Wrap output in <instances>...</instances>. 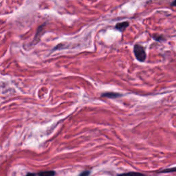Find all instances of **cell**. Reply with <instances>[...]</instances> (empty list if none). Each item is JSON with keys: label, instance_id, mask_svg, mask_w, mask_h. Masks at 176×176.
Returning a JSON list of instances; mask_svg holds the SVG:
<instances>
[{"label": "cell", "instance_id": "cell-4", "mask_svg": "<svg viewBox=\"0 0 176 176\" xmlns=\"http://www.w3.org/2000/svg\"><path fill=\"white\" fill-rule=\"evenodd\" d=\"M118 176H147L143 174L140 173H135V172H129L127 173H123V174H120Z\"/></svg>", "mask_w": 176, "mask_h": 176}, {"label": "cell", "instance_id": "cell-8", "mask_svg": "<svg viewBox=\"0 0 176 176\" xmlns=\"http://www.w3.org/2000/svg\"><path fill=\"white\" fill-rule=\"evenodd\" d=\"M154 38L155 39V40H157V41H161L162 39H163V36H154Z\"/></svg>", "mask_w": 176, "mask_h": 176}, {"label": "cell", "instance_id": "cell-1", "mask_svg": "<svg viewBox=\"0 0 176 176\" xmlns=\"http://www.w3.org/2000/svg\"><path fill=\"white\" fill-rule=\"evenodd\" d=\"M134 52L136 59H138L139 61L143 62V61H145L146 57H147V54H146L145 50L143 46H142L140 44H136L134 45Z\"/></svg>", "mask_w": 176, "mask_h": 176}, {"label": "cell", "instance_id": "cell-3", "mask_svg": "<svg viewBox=\"0 0 176 176\" xmlns=\"http://www.w3.org/2000/svg\"><path fill=\"white\" fill-rule=\"evenodd\" d=\"M129 23L128 22H121V23H118V24H116V28L118 30H123L125 28H126L127 27L129 26Z\"/></svg>", "mask_w": 176, "mask_h": 176}, {"label": "cell", "instance_id": "cell-2", "mask_svg": "<svg viewBox=\"0 0 176 176\" xmlns=\"http://www.w3.org/2000/svg\"><path fill=\"white\" fill-rule=\"evenodd\" d=\"M121 94L118 93H114V92H107L102 94V97H107V98H110V99H116V98H119L121 97Z\"/></svg>", "mask_w": 176, "mask_h": 176}, {"label": "cell", "instance_id": "cell-10", "mask_svg": "<svg viewBox=\"0 0 176 176\" xmlns=\"http://www.w3.org/2000/svg\"><path fill=\"white\" fill-rule=\"evenodd\" d=\"M171 5L173 6H176V0H174V1H173V3H172V4H171Z\"/></svg>", "mask_w": 176, "mask_h": 176}, {"label": "cell", "instance_id": "cell-5", "mask_svg": "<svg viewBox=\"0 0 176 176\" xmlns=\"http://www.w3.org/2000/svg\"><path fill=\"white\" fill-rule=\"evenodd\" d=\"M55 174V172L52 171H44V172L39 173V176H53Z\"/></svg>", "mask_w": 176, "mask_h": 176}, {"label": "cell", "instance_id": "cell-9", "mask_svg": "<svg viewBox=\"0 0 176 176\" xmlns=\"http://www.w3.org/2000/svg\"><path fill=\"white\" fill-rule=\"evenodd\" d=\"M26 176H36V174H35V173H29Z\"/></svg>", "mask_w": 176, "mask_h": 176}, {"label": "cell", "instance_id": "cell-7", "mask_svg": "<svg viewBox=\"0 0 176 176\" xmlns=\"http://www.w3.org/2000/svg\"><path fill=\"white\" fill-rule=\"evenodd\" d=\"M90 172L89 171H84V172L81 173L79 176H88L89 175H90Z\"/></svg>", "mask_w": 176, "mask_h": 176}, {"label": "cell", "instance_id": "cell-6", "mask_svg": "<svg viewBox=\"0 0 176 176\" xmlns=\"http://www.w3.org/2000/svg\"><path fill=\"white\" fill-rule=\"evenodd\" d=\"M159 173H172V172H176V166L173 168H169L166 169L164 170H162L160 171H158Z\"/></svg>", "mask_w": 176, "mask_h": 176}]
</instances>
